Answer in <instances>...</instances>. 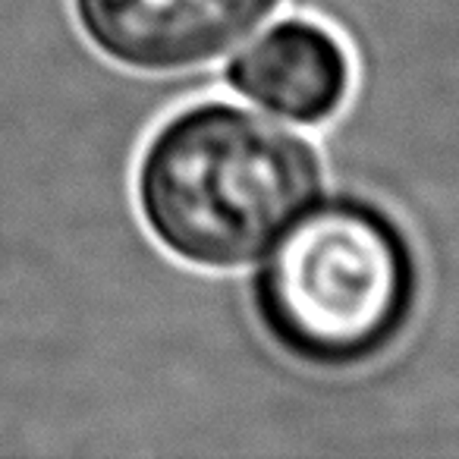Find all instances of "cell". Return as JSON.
<instances>
[{
  "label": "cell",
  "instance_id": "6da1fadb",
  "mask_svg": "<svg viewBox=\"0 0 459 459\" xmlns=\"http://www.w3.org/2000/svg\"><path fill=\"white\" fill-rule=\"evenodd\" d=\"M243 302L281 362L350 377L387 362L425 306L428 271L412 227L384 198L337 186L255 262Z\"/></svg>",
  "mask_w": 459,
  "mask_h": 459
},
{
  "label": "cell",
  "instance_id": "7a4b0ae2",
  "mask_svg": "<svg viewBox=\"0 0 459 459\" xmlns=\"http://www.w3.org/2000/svg\"><path fill=\"white\" fill-rule=\"evenodd\" d=\"M129 186L142 230L167 258L237 274L325 195L327 160L274 117L202 95L148 129Z\"/></svg>",
  "mask_w": 459,
  "mask_h": 459
},
{
  "label": "cell",
  "instance_id": "3957f363",
  "mask_svg": "<svg viewBox=\"0 0 459 459\" xmlns=\"http://www.w3.org/2000/svg\"><path fill=\"white\" fill-rule=\"evenodd\" d=\"M287 0H70L82 41L108 66L145 79L192 76L271 22Z\"/></svg>",
  "mask_w": 459,
  "mask_h": 459
},
{
  "label": "cell",
  "instance_id": "277c9868",
  "mask_svg": "<svg viewBox=\"0 0 459 459\" xmlns=\"http://www.w3.org/2000/svg\"><path fill=\"white\" fill-rule=\"evenodd\" d=\"M223 91L296 129H327L356 89L346 39L312 13H290L258 29L217 70Z\"/></svg>",
  "mask_w": 459,
  "mask_h": 459
}]
</instances>
